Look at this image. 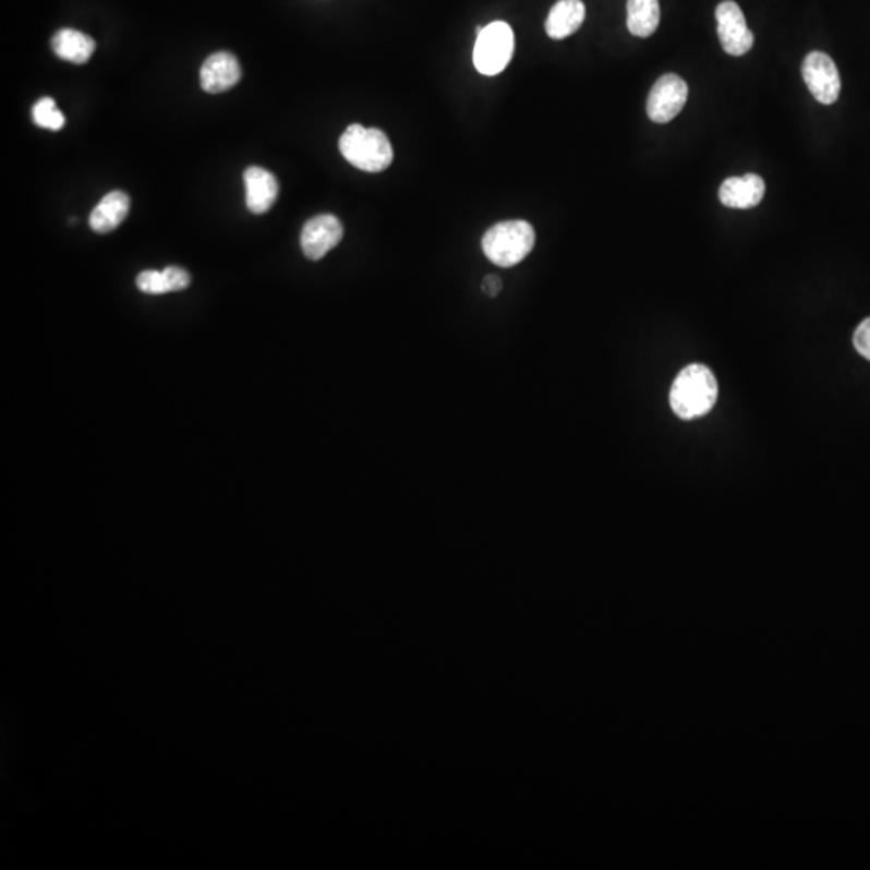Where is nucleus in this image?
<instances>
[{"instance_id": "f257e3e1", "label": "nucleus", "mask_w": 870, "mask_h": 870, "mask_svg": "<svg viewBox=\"0 0 870 870\" xmlns=\"http://www.w3.org/2000/svg\"><path fill=\"white\" fill-rule=\"evenodd\" d=\"M717 394V380L710 367L690 364L674 380L669 396L670 408L680 420H697L713 410Z\"/></svg>"}, {"instance_id": "f03ea898", "label": "nucleus", "mask_w": 870, "mask_h": 870, "mask_svg": "<svg viewBox=\"0 0 870 870\" xmlns=\"http://www.w3.org/2000/svg\"><path fill=\"white\" fill-rule=\"evenodd\" d=\"M339 148L350 165L367 173H380L392 165V144L377 128L350 124L340 136Z\"/></svg>"}, {"instance_id": "7ed1b4c3", "label": "nucleus", "mask_w": 870, "mask_h": 870, "mask_svg": "<svg viewBox=\"0 0 870 870\" xmlns=\"http://www.w3.org/2000/svg\"><path fill=\"white\" fill-rule=\"evenodd\" d=\"M535 245V231L531 222L522 219L498 222L482 238V251L494 265L511 268L531 254Z\"/></svg>"}, {"instance_id": "20e7f679", "label": "nucleus", "mask_w": 870, "mask_h": 870, "mask_svg": "<svg viewBox=\"0 0 870 870\" xmlns=\"http://www.w3.org/2000/svg\"><path fill=\"white\" fill-rule=\"evenodd\" d=\"M512 53H515V33L511 26L505 22H494L479 33L472 60L479 73L495 76L507 69Z\"/></svg>"}, {"instance_id": "39448f33", "label": "nucleus", "mask_w": 870, "mask_h": 870, "mask_svg": "<svg viewBox=\"0 0 870 870\" xmlns=\"http://www.w3.org/2000/svg\"><path fill=\"white\" fill-rule=\"evenodd\" d=\"M689 86L677 74H664L654 83L647 100V113L653 123H669L686 107Z\"/></svg>"}, {"instance_id": "423d86ee", "label": "nucleus", "mask_w": 870, "mask_h": 870, "mask_svg": "<svg viewBox=\"0 0 870 870\" xmlns=\"http://www.w3.org/2000/svg\"><path fill=\"white\" fill-rule=\"evenodd\" d=\"M802 80L818 102L831 106L838 100L842 80L834 60L824 52L806 56L801 67Z\"/></svg>"}, {"instance_id": "0eeeda50", "label": "nucleus", "mask_w": 870, "mask_h": 870, "mask_svg": "<svg viewBox=\"0 0 870 870\" xmlns=\"http://www.w3.org/2000/svg\"><path fill=\"white\" fill-rule=\"evenodd\" d=\"M716 20L717 36L728 56L741 57L750 52L754 36L748 28L747 20L738 3L732 0L720 3L716 9Z\"/></svg>"}, {"instance_id": "6e6552de", "label": "nucleus", "mask_w": 870, "mask_h": 870, "mask_svg": "<svg viewBox=\"0 0 870 870\" xmlns=\"http://www.w3.org/2000/svg\"><path fill=\"white\" fill-rule=\"evenodd\" d=\"M342 238L343 226L339 218L329 214L318 215L303 226L300 245L306 258L316 262L337 247Z\"/></svg>"}, {"instance_id": "1a4fd4ad", "label": "nucleus", "mask_w": 870, "mask_h": 870, "mask_svg": "<svg viewBox=\"0 0 870 870\" xmlns=\"http://www.w3.org/2000/svg\"><path fill=\"white\" fill-rule=\"evenodd\" d=\"M241 77L239 60L229 52H217L208 57L201 70L202 89L210 94L232 89Z\"/></svg>"}, {"instance_id": "9d476101", "label": "nucleus", "mask_w": 870, "mask_h": 870, "mask_svg": "<svg viewBox=\"0 0 870 870\" xmlns=\"http://www.w3.org/2000/svg\"><path fill=\"white\" fill-rule=\"evenodd\" d=\"M764 194V180L753 173L728 178L720 188L721 204L728 208H737V210L758 207Z\"/></svg>"}, {"instance_id": "9b49d317", "label": "nucleus", "mask_w": 870, "mask_h": 870, "mask_svg": "<svg viewBox=\"0 0 870 870\" xmlns=\"http://www.w3.org/2000/svg\"><path fill=\"white\" fill-rule=\"evenodd\" d=\"M245 204L255 215H263L276 204L279 195V182L275 174L265 168L251 167L245 170Z\"/></svg>"}, {"instance_id": "f8f14e48", "label": "nucleus", "mask_w": 870, "mask_h": 870, "mask_svg": "<svg viewBox=\"0 0 870 870\" xmlns=\"http://www.w3.org/2000/svg\"><path fill=\"white\" fill-rule=\"evenodd\" d=\"M585 20V5L582 0H559L549 10L545 32L552 39H566L582 26Z\"/></svg>"}, {"instance_id": "ddd939ff", "label": "nucleus", "mask_w": 870, "mask_h": 870, "mask_svg": "<svg viewBox=\"0 0 870 870\" xmlns=\"http://www.w3.org/2000/svg\"><path fill=\"white\" fill-rule=\"evenodd\" d=\"M131 201L123 191H113L100 201L89 217V226L94 232L107 234L114 231L130 214Z\"/></svg>"}, {"instance_id": "4468645a", "label": "nucleus", "mask_w": 870, "mask_h": 870, "mask_svg": "<svg viewBox=\"0 0 870 870\" xmlns=\"http://www.w3.org/2000/svg\"><path fill=\"white\" fill-rule=\"evenodd\" d=\"M50 44H52V50L59 59L76 63V65L89 62L94 50H96V40L93 37L72 28L57 32Z\"/></svg>"}, {"instance_id": "2eb2a0df", "label": "nucleus", "mask_w": 870, "mask_h": 870, "mask_svg": "<svg viewBox=\"0 0 870 870\" xmlns=\"http://www.w3.org/2000/svg\"><path fill=\"white\" fill-rule=\"evenodd\" d=\"M137 288L150 295L180 292L191 286V276L180 266H168L164 271H144L137 276Z\"/></svg>"}, {"instance_id": "dca6fc26", "label": "nucleus", "mask_w": 870, "mask_h": 870, "mask_svg": "<svg viewBox=\"0 0 870 870\" xmlns=\"http://www.w3.org/2000/svg\"><path fill=\"white\" fill-rule=\"evenodd\" d=\"M660 19L657 0H629L627 2V28L633 36H652L660 26Z\"/></svg>"}, {"instance_id": "f3484780", "label": "nucleus", "mask_w": 870, "mask_h": 870, "mask_svg": "<svg viewBox=\"0 0 870 870\" xmlns=\"http://www.w3.org/2000/svg\"><path fill=\"white\" fill-rule=\"evenodd\" d=\"M33 120L39 128L50 131H60L65 126V117L57 109L52 97H43L33 107Z\"/></svg>"}, {"instance_id": "a211bd4d", "label": "nucleus", "mask_w": 870, "mask_h": 870, "mask_svg": "<svg viewBox=\"0 0 870 870\" xmlns=\"http://www.w3.org/2000/svg\"><path fill=\"white\" fill-rule=\"evenodd\" d=\"M856 350L859 355L865 357L870 362V318L865 319L861 325L856 329L855 337H853Z\"/></svg>"}, {"instance_id": "6ab92c4d", "label": "nucleus", "mask_w": 870, "mask_h": 870, "mask_svg": "<svg viewBox=\"0 0 870 870\" xmlns=\"http://www.w3.org/2000/svg\"><path fill=\"white\" fill-rule=\"evenodd\" d=\"M482 290H484L485 295L495 297L500 293L502 290V281L497 278V276H487L482 282Z\"/></svg>"}]
</instances>
